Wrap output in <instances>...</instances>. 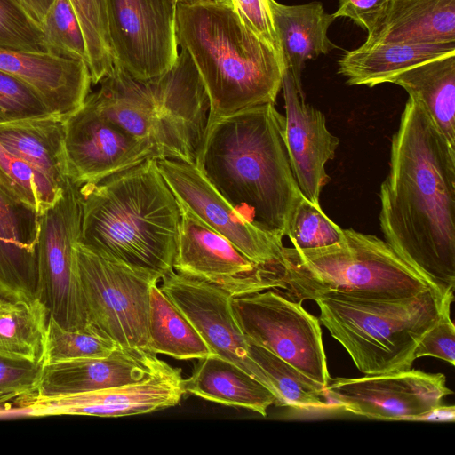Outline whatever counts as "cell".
Here are the masks:
<instances>
[{
	"label": "cell",
	"mask_w": 455,
	"mask_h": 455,
	"mask_svg": "<svg viewBox=\"0 0 455 455\" xmlns=\"http://www.w3.org/2000/svg\"><path fill=\"white\" fill-rule=\"evenodd\" d=\"M213 1L234 6L232 0H213Z\"/></svg>",
	"instance_id": "obj_45"
},
{
	"label": "cell",
	"mask_w": 455,
	"mask_h": 455,
	"mask_svg": "<svg viewBox=\"0 0 455 455\" xmlns=\"http://www.w3.org/2000/svg\"><path fill=\"white\" fill-rule=\"evenodd\" d=\"M10 302H5V301H2L0 300V313H2L4 310L6 309V307H8Z\"/></svg>",
	"instance_id": "obj_44"
},
{
	"label": "cell",
	"mask_w": 455,
	"mask_h": 455,
	"mask_svg": "<svg viewBox=\"0 0 455 455\" xmlns=\"http://www.w3.org/2000/svg\"><path fill=\"white\" fill-rule=\"evenodd\" d=\"M79 186L69 179L60 198L40 215L37 244L38 299L60 327L87 326L76 245L81 229Z\"/></svg>",
	"instance_id": "obj_10"
},
{
	"label": "cell",
	"mask_w": 455,
	"mask_h": 455,
	"mask_svg": "<svg viewBox=\"0 0 455 455\" xmlns=\"http://www.w3.org/2000/svg\"><path fill=\"white\" fill-rule=\"evenodd\" d=\"M108 20L114 64L134 79H155L174 64L179 52L172 0H108Z\"/></svg>",
	"instance_id": "obj_12"
},
{
	"label": "cell",
	"mask_w": 455,
	"mask_h": 455,
	"mask_svg": "<svg viewBox=\"0 0 455 455\" xmlns=\"http://www.w3.org/2000/svg\"><path fill=\"white\" fill-rule=\"evenodd\" d=\"M179 204L181 221L175 272L212 283L232 297L284 288L276 267L253 262L182 203Z\"/></svg>",
	"instance_id": "obj_13"
},
{
	"label": "cell",
	"mask_w": 455,
	"mask_h": 455,
	"mask_svg": "<svg viewBox=\"0 0 455 455\" xmlns=\"http://www.w3.org/2000/svg\"><path fill=\"white\" fill-rule=\"evenodd\" d=\"M43 365L0 355V404L36 393Z\"/></svg>",
	"instance_id": "obj_38"
},
{
	"label": "cell",
	"mask_w": 455,
	"mask_h": 455,
	"mask_svg": "<svg viewBox=\"0 0 455 455\" xmlns=\"http://www.w3.org/2000/svg\"><path fill=\"white\" fill-rule=\"evenodd\" d=\"M40 214L0 186V300L38 299Z\"/></svg>",
	"instance_id": "obj_19"
},
{
	"label": "cell",
	"mask_w": 455,
	"mask_h": 455,
	"mask_svg": "<svg viewBox=\"0 0 455 455\" xmlns=\"http://www.w3.org/2000/svg\"><path fill=\"white\" fill-rule=\"evenodd\" d=\"M232 2L242 20L281 53L268 0H232Z\"/></svg>",
	"instance_id": "obj_40"
},
{
	"label": "cell",
	"mask_w": 455,
	"mask_h": 455,
	"mask_svg": "<svg viewBox=\"0 0 455 455\" xmlns=\"http://www.w3.org/2000/svg\"><path fill=\"white\" fill-rule=\"evenodd\" d=\"M455 419L454 406L439 405L427 413L418 417L415 421L452 422Z\"/></svg>",
	"instance_id": "obj_43"
},
{
	"label": "cell",
	"mask_w": 455,
	"mask_h": 455,
	"mask_svg": "<svg viewBox=\"0 0 455 455\" xmlns=\"http://www.w3.org/2000/svg\"><path fill=\"white\" fill-rule=\"evenodd\" d=\"M118 345L91 325L67 330L48 318L43 364L104 357Z\"/></svg>",
	"instance_id": "obj_33"
},
{
	"label": "cell",
	"mask_w": 455,
	"mask_h": 455,
	"mask_svg": "<svg viewBox=\"0 0 455 455\" xmlns=\"http://www.w3.org/2000/svg\"><path fill=\"white\" fill-rule=\"evenodd\" d=\"M235 319L247 340L266 348L325 387L331 380L320 321L302 302L269 289L232 297Z\"/></svg>",
	"instance_id": "obj_9"
},
{
	"label": "cell",
	"mask_w": 455,
	"mask_h": 455,
	"mask_svg": "<svg viewBox=\"0 0 455 455\" xmlns=\"http://www.w3.org/2000/svg\"><path fill=\"white\" fill-rule=\"evenodd\" d=\"M385 241L443 299L455 288V146L409 95L379 190Z\"/></svg>",
	"instance_id": "obj_1"
},
{
	"label": "cell",
	"mask_w": 455,
	"mask_h": 455,
	"mask_svg": "<svg viewBox=\"0 0 455 455\" xmlns=\"http://www.w3.org/2000/svg\"><path fill=\"white\" fill-rule=\"evenodd\" d=\"M76 254L87 325L120 347L150 352L149 288L161 276L100 254L79 242Z\"/></svg>",
	"instance_id": "obj_8"
},
{
	"label": "cell",
	"mask_w": 455,
	"mask_h": 455,
	"mask_svg": "<svg viewBox=\"0 0 455 455\" xmlns=\"http://www.w3.org/2000/svg\"><path fill=\"white\" fill-rule=\"evenodd\" d=\"M268 5L284 66L290 69L299 92L304 94L301 75L306 61L336 48L328 37L335 17L317 1L286 5L268 0Z\"/></svg>",
	"instance_id": "obj_23"
},
{
	"label": "cell",
	"mask_w": 455,
	"mask_h": 455,
	"mask_svg": "<svg viewBox=\"0 0 455 455\" xmlns=\"http://www.w3.org/2000/svg\"><path fill=\"white\" fill-rule=\"evenodd\" d=\"M343 235L321 248L283 247L278 273L287 297L302 302L336 291L395 299L432 288L386 241L352 228Z\"/></svg>",
	"instance_id": "obj_7"
},
{
	"label": "cell",
	"mask_w": 455,
	"mask_h": 455,
	"mask_svg": "<svg viewBox=\"0 0 455 455\" xmlns=\"http://www.w3.org/2000/svg\"><path fill=\"white\" fill-rule=\"evenodd\" d=\"M184 380L186 393L227 406L248 409L267 416L275 404L273 393L236 364L217 355L198 359Z\"/></svg>",
	"instance_id": "obj_24"
},
{
	"label": "cell",
	"mask_w": 455,
	"mask_h": 455,
	"mask_svg": "<svg viewBox=\"0 0 455 455\" xmlns=\"http://www.w3.org/2000/svg\"><path fill=\"white\" fill-rule=\"evenodd\" d=\"M157 168L177 200L207 226L231 242L253 262L278 267L283 237L240 214L205 179L195 164L157 159Z\"/></svg>",
	"instance_id": "obj_16"
},
{
	"label": "cell",
	"mask_w": 455,
	"mask_h": 455,
	"mask_svg": "<svg viewBox=\"0 0 455 455\" xmlns=\"http://www.w3.org/2000/svg\"><path fill=\"white\" fill-rule=\"evenodd\" d=\"M195 164L244 218L281 237L302 197L273 103L208 123Z\"/></svg>",
	"instance_id": "obj_2"
},
{
	"label": "cell",
	"mask_w": 455,
	"mask_h": 455,
	"mask_svg": "<svg viewBox=\"0 0 455 455\" xmlns=\"http://www.w3.org/2000/svg\"><path fill=\"white\" fill-rule=\"evenodd\" d=\"M286 235L293 248L315 249L334 244L343 238V228L304 196L290 219Z\"/></svg>",
	"instance_id": "obj_35"
},
{
	"label": "cell",
	"mask_w": 455,
	"mask_h": 455,
	"mask_svg": "<svg viewBox=\"0 0 455 455\" xmlns=\"http://www.w3.org/2000/svg\"><path fill=\"white\" fill-rule=\"evenodd\" d=\"M29 16L41 27V24L54 0H18Z\"/></svg>",
	"instance_id": "obj_42"
},
{
	"label": "cell",
	"mask_w": 455,
	"mask_h": 455,
	"mask_svg": "<svg viewBox=\"0 0 455 455\" xmlns=\"http://www.w3.org/2000/svg\"><path fill=\"white\" fill-rule=\"evenodd\" d=\"M387 83L403 87L409 95L420 100L455 146V52L408 68Z\"/></svg>",
	"instance_id": "obj_27"
},
{
	"label": "cell",
	"mask_w": 455,
	"mask_h": 455,
	"mask_svg": "<svg viewBox=\"0 0 455 455\" xmlns=\"http://www.w3.org/2000/svg\"><path fill=\"white\" fill-rule=\"evenodd\" d=\"M176 39L204 86L210 101L208 123L275 103L285 67L282 54L234 6L213 0H180Z\"/></svg>",
	"instance_id": "obj_4"
},
{
	"label": "cell",
	"mask_w": 455,
	"mask_h": 455,
	"mask_svg": "<svg viewBox=\"0 0 455 455\" xmlns=\"http://www.w3.org/2000/svg\"><path fill=\"white\" fill-rule=\"evenodd\" d=\"M41 28L49 53L81 60L87 65L88 56L84 37L69 0H54Z\"/></svg>",
	"instance_id": "obj_34"
},
{
	"label": "cell",
	"mask_w": 455,
	"mask_h": 455,
	"mask_svg": "<svg viewBox=\"0 0 455 455\" xmlns=\"http://www.w3.org/2000/svg\"><path fill=\"white\" fill-rule=\"evenodd\" d=\"M248 352L261 371V384L275 395V405L298 410H322L331 407L325 387L290 363L266 348L251 343H248Z\"/></svg>",
	"instance_id": "obj_29"
},
{
	"label": "cell",
	"mask_w": 455,
	"mask_h": 455,
	"mask_svg": "<svg viewBox=\"0 0 455 455\" xmlns=\"http://www.w3.org/2000/svg\"><path fill=\"white\" fill-rule=\"evenodd\" d=\"M88 97L100 112L138 139L153 144L161 158L195 164L204 136L210 101L184 51L162 76L146 82L114 64Z\"/></svg>",
	"instance_id": "obj_5"
},
{
	"label": "cell",
	"mask_w": 455,
	"mask_h": 455,
	"mask_svg": "<svg viewBox=\"0 0 455 455\" xmlns=\"http://www.w3.org/2000/svg\"><path fill=\"white\" fill-rule=\"evenodd\" d=\"M319 321L365 375L411 369L419 341L451 308L433 288L404 298H365L324 292L314 299Z\"/></svg>",
	"instance_id": "obj_6"
},
{
	"label": "cell",
	"mask_w": 455,
	"mask_h": 455,
	"mask_svg": "<svg viewBox=\"0 0 455 455\" xmlns=\"http://www.w3.org/2000/svg\"><path fill=\"white\" fill-rule=\"evenodd\" d=\"M0 71L34 88L51 111L62 119L84 105L92 84L84 61L49 52L0 48Z\"/></svg>",
	"instance_id": "obj_20"
},
{
	"label": "cell",
	"mask_w": 455,
	"mask_h": 455,
	"mask_svg": "<svg viewBox=\"0 0 455 455\" xmlns=\"http://www.w3.org/2000/svg\"><path fill=\"white\" fill-rule=\"evenodd\" d=\"M389 0H339L335 19L346 17L368 30L385 11Z\"/></svg>",
	"instance_id": "obj_41"
},
{
	"label": "cell",
	"mask_w": 455,
	"mask_h": 455,
	"mask_svg": "<svg viewBox=\"0 0 455 455\" xmlns=\"http://www.w3.org/2000/svg\"><path fill=\"white\" fill-rule=\"evenodd\" d=\"M180 368L161 360L142 379L91 392L40 395L36 393L0 404V419L85 415L119 417L173 407L186 393Z\"/></svg>",
	"instance_id": "obj_11"
},
{
	"label": "cell",
	"mask_w": 455,
	"mask_h": 455,
	"mask_svg": "<svg viewBox=\"0 0 455 455\" xmlns=\"http://www.w3.org/2000/svg\"><path fill=\"white\" fill-rule=\"evenodd\" d=\"M364 44L455 43V0H389Z\"/></svg>",
	"instance_id": "obj_22"
},
{
	"label": "cell",
	"mask_w": 455,
	"mask_h": 455,
	"mask_svg": "<svg viewBox=\"0 0 455 455\" xmlns=\"http://www.w3.org/2000/svg\"><path fill=\"white\" fill-rule=\"evenodd\" d=\"M455 52V43L407 44L381 43L347 51L338 61V72L349 85L374 87L419 63Z\"/></svg>",
	"instance_id": "obj_25"
},
{
	"label": "cell",
	"mask_w": 455,
	"mask_h": 455,
	"mask_svg": "<svg viewBox=\"0 0 455 455\" xmlns=\"http://www.w3.org/2000/svg\"><path fill=\"white\" fill-rule=\"evenodd\" d=\"M173 3L177 4L180 0H172Z\"/></svg>",
	"instance_id": "obj_46"
},
{
	"label": "cell",
	"mask_w": 455,
	"mask_h": 455,
	"mask_svg": "<svg viewBox=\"0 0 455 455\" xmlns=\"http://www.w3.org/2000/svg\"><path fill=\"white\" fill-rule=\"evenodd\" d=\"M452 391L443 373L419 370L331 379L325 395L331 405L355 415L384 420H415L442 404Z\"/></svg>",
	"instance_id": "obj_14"
},
{
	"label": "cell",
	"mask_w": 455,
	"mask_h": 455,
	"mask_svg": "<svg viewBox=\"0 0 455 455\" xmlns=\"http://www.w3.org/2000/svg\"><path fill=\"white\" fill-rule=\"evenodd\" d=\"M284 141L293 175L302 195L315 206L329 182L325 164L335 157L339 144L331 133L324 115L305 101L287 67L283 72Z\"/></svg>",
	"instance_id": "obj_18"
},
{
	"label": "cell",
	"mask_w": 455,
	"mask_h": 455,
	"mask_svg": "<svg viewBox=\"0 0 455 455\" xmlns=\"http://www.w3.org/2000/svg\"><path fill=\"white\" fill-rule=\"evenodd\" d=\"M79 194V243L161 279L173 270L181 212L157 159L84 184Z\"/></svg>",
	"instance_id": "obj_3"
},
{
	"label": "cell",
	"mask_w": 455,
	"mask_h": 455,
	"mask_svg": "<svg viewBox=\"0 0 455 455\" xmlns=\"http://www.w3.org/2000/svg\"><path fill=\"white\" fill-rule=\"evenodd\" d=\"M68 179L77 186L96 183L148 159H160L157 148L109 119L87 96L63 119Z\"/></svg>",
	"instance_id": "obj_15"
},
{
	"label": "cell",
	"mask_w": 455,
	"mask_h": 455,
	"mask_svg": "<svg viewBox=\"0 0 455 455\" xmlns=\"http://www.w3.org/2000/svg\"><path fill=\"white\" fill-rule=\"evenodd\" d=\"M154 283L149 288L148 331L149 351L179 360L214 355L200 334Z\"/></svg>",
	"instance_id": "obj_28"
},
{
	"label": "cell",
	"mask_w": 455,
	"mask_h": 455,
	"mask_svg": "<svg viewBox=\"0 0 455 455\" xmlns=\"http://www.w3.org/2000/svg\"><path fill=\"white\" fill-rule=\"evenodd\" d=\"M0 186L13 198L44 213L60 198L63 188L0 144Z\"/></svg>",
	"instance_id": "obj_31"
},
{
	"label": "cell",
	"mask_w": 455,
	"mask_h": 455,
	"mask_svg": "<svg viewBox=\"0 0 455 455\" xmlns=\"http://www.w3.org/2000/svg\"><path fill=\"white\" fill-rule=\"evenodd\" d=\"M0 144L60 187L66 185L68 173L61 117L52 115L0 124Z\"/></svg>",
	"instance_id": "obj_26"
},
{
	"label": "cell",
	"mask_w": 455,
	"mask_h": 455,
	"mask_svg": "<svg viewBox=\"0 0 455 455\" xmlns=\"http://www.w3.org/2000/svg\"><path fill=\"white\" fill-rule=\"evenodd\" d=\"M52 115L34 88L0 71V124Z\"/></svg>",
	"instance_id": "obj_37"
},
{
	"label": "cell",
	"mask_w": 455,
	"mask_h": 455,
	"mask_svg": "<svg viewBox=\"0 0 455 455\" xmlns=\"http://www.w3.org/2000/svg\"><path fill=\"white\" fill-rule=\"evenodd\" d=\"M160 361L150 352L118 346L104 357L44 364L36 394L71 395L131 384L148 375Z\"/></svg>",
	"instance_id": "obj_21"
},
{
	"label": "cell",
	"mask_w": 455,
	"mask_h": 455,
	"mask_svg": "<svg viewBox=\"0 0 455 455\" xmlns=\"http://www.w3.org/2000/svg\"><path fill=\"white\" fill-rule=\"evenodd\" d=\"M48 318L39 299L10 302L0 313V355L43 363Z\"/></svg>",
	"instance_id": "obj_30"
},
{
	"label": "cell",
	"mask_w": 455,
	"mask_h": 455,
	"mask_svg": "<svg viewBox=\"0 0 455 455\" xmlns=\"http://www.w3.org/2000/svg\"><path fill=\"white\" fill-rule=\"evenodd\" d=\"M415 359L431 356L454 365L455 326L451 318V308L445 309L438 321L419 341L414 352Z\"/></svg>",
	"instance_id": "obj_39"
},
{
	"label": "cell",
	"mask_w": 455,
	"mask_h": 455,
	"mask_svg": "<svg viewBox=\"0 0 455 455\" xmlns=\"http://www.w3.org/2000/svg\"><path fill=\"white\" fill-rule=\"evenodd\" d=\"M0 48L48 52L42 28L18 0H0Z\"/></svg>",
	"instance_id": "obj_36"
},
{
	"label": "cell",
	"mask_w": 455,
	"mask_h": 455,
	"mask_svg": "<svg viewBox=\"0 0 455 455\" xmlns=\"http://www.w3.org/2000/svg\"><path fill=\"white\" fill-rule=\"evenodd\" d=\"M159 287L214 355L236 364L261 383V371L250 357L248 342L234 315L228 292L174 270L162 277Z\"/></svg>",
	"instance_id": "obj_17"
},
{
	"label": "cell",
	"mask_w": 455,
	"mask_h": 455,
	"mask_svg": "<svg viewBox=\"0 0 455 455\" xmlns=\"http://www.w3.org/2000/svg\"><path fill=\"white\" fill-rule=\"evenodd\" d=\"M69 1L84 37L92 84H99L114 66L108 33V0Z\"/></svg>",
	"instance_id": "obj_32"
}]
</instances>
